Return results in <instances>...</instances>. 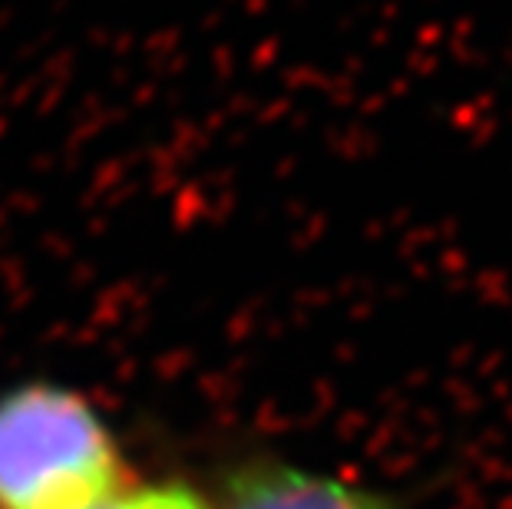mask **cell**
I'll list each match as a JSON object with an SVG mask.
<instances>
[{"instance_id": "3", "label": "cell", "mask_w": 512, "mask_h": 509, "mask_svg": "<svg viewBox=\"0 0 512 509\" xmlns=\"http://www.w3.org/2000/svg\"><path fill=\"white\" fill-rule=\"evenodd\" d=\"M96 509H215L209 490L182 476H133Z\"/></svg>"}, {"instance_id": "1", "label": "cell", "mask_w": 512, "mask_h": 509, "mask_svg": "<svg viewBox=\"0 0 512 509\" xmlns=\"http://www.w3.org/2000/svg\"><path fill=\"white\" fill-rule=\"evenodd\" d=\"M133 476L113 420L80 387L27 377L0 391V509H96Z\"/></svg>"}, {"instance_id": "2", "label": "cell", "mask_w": 512, "mask_h": 509, "mask_svg": "<svg viewBox=\"0 0 512 509\" xmlns=\"http://www.w3.org/2000/svg\"><path fill=\"white\" fill-rule=\"evenodd\" d=\"M215 509H400L387 493L278 453L228 460L212 483Z\"/></svg>"}]
</instances>
